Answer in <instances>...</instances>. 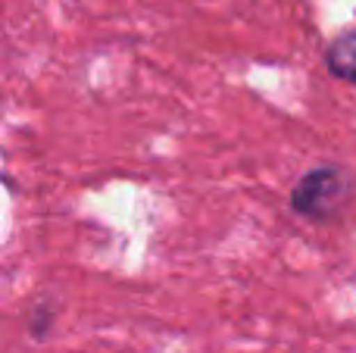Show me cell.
Returning <instances> with one entry per match:
<instances>
[{
	"instance_id": "6da1fadb",
	"label": "cell",
	"mask_w": 356,
	"mask_h": 353,
	"mask_svg": "<svg viewBox=\"0 0 356 353\" xmlns=\"http://www.w3.org/2000/svg\"><path fill=\"white\" fill-rule=\"evenodd\" d=\"M356 204V175L344 166H316L291 191V210L309 222H332Z\"/></svg>"
},
{
	"instance_id": "7a4b0ae2",
	"label": "cell",
	"mask_w": 356,
	"mask_h": 353,
	"mask_svg": "<svg viewBox=\"0 0 356 353\" xmlns=\"http://www.w3.org/2000/svg\"><path fill=\"white\" fill-rule=\"evenodd\" d=\"M325 66L332 75L356 85V28L338 35L332 44L325 47Z\"/></svg>"
}]
</instances>
